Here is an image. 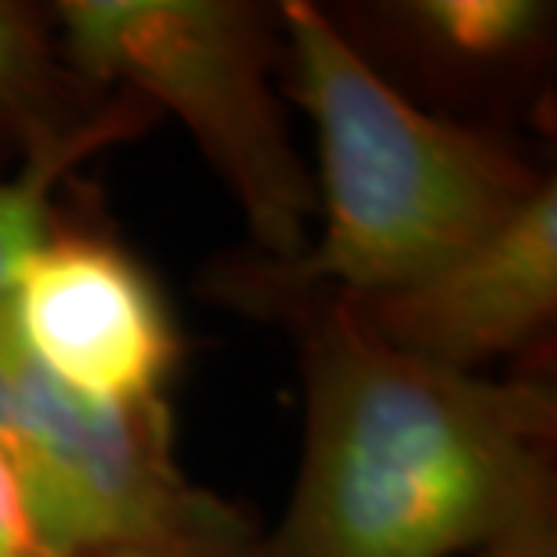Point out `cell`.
Instances as JSON below:
<instances>
[{
  "instance_id": "cell-1",
  "label": "cell",
  "mask_w": 557,
  "mask_h": 557,
  "mask_svg": "<svg viewBox=\"0 0 557 557\" xmlns=\"http://www.w3.org/2000/svg\"><path fill=\"white\" fill-rule=\"evenodd\" d=\"M300 333L305 438L289 504L253 557H456L554 485L557 395L387 344L344 297Z\"/></svg>"
},
{
  "instance_id": "cell-2",
  "label": "cell",
  "mask_w": 557,
  "mask_h": 557,
  "mask_svg": "<svg viewBox=\"0 0 557 557\" xmlns=\"http://www.w3.org/2000/svg\"><path fill=\"white\" fill-rule=\"evenodd\" d=\"M278 91L315 135L319 218L305 253L210 275L221 305L286 319L319 297L370 300L438 269L550 177L510 135L431 116L348 48L319 0L278 4Z\"/></svg>"
},
{
  "instance_id": "cell-3",
  "label": "cell",
  "mask_w": 557,
  "mask_h": 557,
  "mask_svg": "<svg viewBox=\"0 0 557 557\" xmlns=\"http://www.w3.org/2000/svg\"><path fill=\"white\" fill-rule=\"evenodd\" d=\"M65 62L98 91L171 113L239 207L250 258L283 264L315 232V177L278 91V4L54 0Z\"/></svg>"
},
{
  "instance_id": "cell-4",
  "label": "cell",
  "mask_w": 557,
  "mask_h": 557,
  "mask_svg": "<svg viewBox=\"0 0 557 557\" xmlns=\"http://www.w3.org/2000/svg\"><path fill=\"white\" fill-rule=\"evenodd\" d=\"M0 442L15 456L62 554L199 536L247 515L196 485L174 453L166 398L102 406L22 351L0 315Z\"/></svg>"
},
{
  "instance_id": "cell-5",
  "label": "cell",
  "mask_w": 557,
  "mask_h": 557,
  "mask_svg": "<svg viewBox=\"0 0 557 557\" xmlns=\"http://www.w3.org/2000/svg\"><path fill=\"white\" fill-rule=\"evenodd\" d=\"M22 351L70 392L102 406L166 398L182 330L156 275L84 210L54 203L8 294Z\"/></svg>"
},
{
  "instance_id": "cell-6",
  "label": "cell",
  "mask_w": 557,
  "mask_h": 557,
  "mask_svg": "<svg viewBox=\"0 0 557 557\" xmlns=\"http://www.w3.org/2000/svg\"><path fill=\"white\" fill-rule=\"evenodd\" d=\"M348 48L431 116L510 135L550 98V0H351L322 4Z\"/></svg>"
},
{
  "instance_id": "cell-7",
  "label": "cell",
  "mask_w": 557,
  "mask_h": 557,
  "mask_svg": "<svg viewBox=\"0 0 557 557\" xmlns=\"http://www.w3.org/2000/svg\"><path fill=\"white\" fill-rule=\"evenodd\" d=\"M351 305L398 351L456 373H482L496 359L543 348L557 319L554 174L438 269Z\"/></svg>"
},
{
  "instance_id": "cell-8",
  "label": "cell",
  "mask_w": 557,
  "mask_h": 557,
  "mask_svg": "<svg viewBox=\"0 0 557 557\" xmlns=\"http://www.w3.org/2000/svg\"><path fill=\"white\" fill-rule=\"evenodd\" d=\"M149 124L141 98L98 91L73 73L51 4L0 0V177L48 156L87 160Z\"/></svg>"
},
{
  "instance_id": "cell-9",
  "label": "cell",
  "mask_w": 557,
  "mask_h": 557,
  "mask_svg": "<svg viewBox=\"0 0 557 557\" xmlns=\"http://www.w3.org/2000/svg\"><path fill=\"white\" fill-rule=\"evenodd\" d=\"M84 156H48L26 171L0 177V315L8 311V294L15 272L33 243L48 225L59 188L70 182Z\"/></svg>"
},
{
  "instance_id": "cell-10",
  "label": "cell",
  "mask_w": 557,
  "mask_h": 557,
  "mask_svg": "<svg viewBox=\"0 0 557 557\" xmlns=\"http://www.w3.org/2000/svg\"><path fill=\"white\" fill-rule=\"evenodd\" d=\"M0 557H70L44 518L33 488L0 442Z\"/></svg>"
},
{
  "instance_id": "cell-11",
  "label": "cell",
  "mask_w": 557,
  "mask_h": 557,
  "mask_svg": "<svg viewBox=\"0 0 557 557\" xmlns=\"http://www.w3.org/2000/svg\"><path fill=\"white\" fill-rule=\"evenodd\" d=\"M474 557H557V496L554 485L532 496L504 529H496Z\"/></svg>"
},
{
  "instance_id": "cell-12",
  "label": "cell",
  "mask_w": 557,
  "mask_h": 557,
  "mask_svg": "<svg viewBox=\"0 0 557 557\" xmlns=\"http://www.w3.org/2000/svg\"><path fill=\"white\" fill-rule=\"evenodd\" d=\"M253 547H258V529L247 518L239 525L199 532V536L131 543V547H109L91 554H70V557H253Z\"/></svg>"
}]
</instances>
